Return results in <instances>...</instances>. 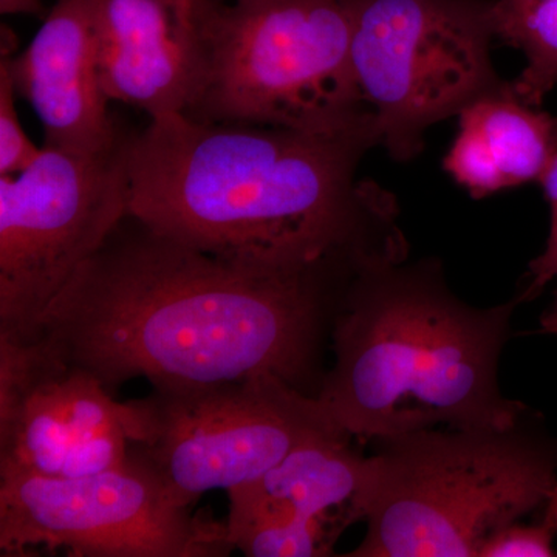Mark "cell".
Instances as JSON below:
<instances>
[{"label":"cell","mask_w":557,"mask_h":557,"mask_svg":"<svg viewBox=\"0 0 557 557\" xmlns=\"http://www.w3.org/2000/svg\"><path fill=\"white\" fill-rule=\"evenodd\" d=\"M443 168L474 199L541 182L557 152V119L519 100L509 83L458 113Z\"/></svg>","instance_id":"obj_13"},{"label":"cell","mask_w":557,"mask_h":557,"mask_svg":"<svg viewBox=\"0 0 557 557\" xmlns=\"http://www.w3.org/2000/svg\"><path fill=\"white\" fill-rule=\"evenodd\" d=\"M491 21L496 39L525 57L515 94L541 108L557 87V0H491Z\"/></svg>","instance_id":"obj_16"},{"label":"cell","mask_w":557,"mask_h":557,"mask_svg":"<svg viewBox=\"0 0 557 557\" xmlns=\"http://www.w3.org/2000/svg\"><path fill=\"white\" fill-rule=\"evenodd\" d=\"M0 13L40 16L46 13V9L40 0H0Z\"/></svg>","instance_id":"obj_20"},{"label":"cell","mask_w":557,"mask_h":557,"mask_svg":"<svg viewBox=\"0 0 557 557\" xmlns=\"http://www.w3.org/2000/svg\"><path fill=\"white\" fill-rule=\"evenodd\" d=\"M67 549L76 557H222L228 527L175 505L145 468L79 479L0 474V555Z\"/></svg>","instance_id":"obj_9"},{"label":"cell","mask_w":557,"mask_h":557,"mask_svg":"<svg viewBox=\"0 0 557 557\" xmlns=\"http://www.w3.org/2000/svg\"><path fill=\"white\" fill-rule=\"evenodd\" d=\"M91 17L109 100L150 119L196 104L209 62L200 0H91Z\"/></svg>","instance_id":"obj_11"},{"label":"cell","mask_w":557,"mask_h":557,"mask_svg":"<svg viewBox=\"0 0 557 557\" xmlns=\"http://www.w3.org/2000/svg\"><path fill=\"white\" fill-rule=\"evenodd\" d=\"M368 533L350 557H479L547 504L557 445L528 429L429 428L375 440Z\"/></svg>","instance_id":"obj_4"},{"label":"cell","mask_w":557,"mask_h":557,"mask_svg":"<svg viewBox=\"0 0 557 557\" xmlns=\"http://www.w3.org/2000/svg\"><path fill=\"white\" fill-rule=\"evenodd\" d=\"M17 91L9 65H0V175H16L38 159L40 149L22 129L14 97Z\"/></svg>","instance_id":"obj_17"},{"label":"cell","mask_w":557,"mask_h":557,"mask_svg":"<svg viewBox=\"0 0 557 557\" xmlns=\"http://www.w3.org/2000/svg\"><path fill=\"white\" fill-rule=\"evenodd\" d=\"M2 61L42 123L44 146L94 156L119 145L124 134L102 89L91 0H58L27 49Z\"/></svg>","instance_id":"obj_12"},{"label":"cell","mask_w":557,"mask_h":557,"mask_svg":"<svg viewBox=\"0 0 557 557\" xmlns=\"http://www.w3.org/2000/svg\"><path fill=\"white\" fill-rule=\"evenodd\" d=\"M347 3L355 81L395 161L416 159L432 126L508 86L491 53V0Z\"/></svg>","instance_id":"obj_7"},{"label":"cell","mask_w":557,"mask_h":557,"mask_svg":"<svg viewBox=\"0 0 557 557\" xmlns=\"http://www.w3.org/2000/svg\"><path fill=\"white\" fill-rule=\"evenodd\" d=\"M518 306L465 304L432 259L362 267L333 311L335 364L319 406L361 442L438 426H518L528 408L504 397L497 379Z\"/></svg>","instance_id":"obj_3"},{"label":"cell","mask_w":557,"mask_h":557,"mask_svg":"<svg viewBox=\"0 0 557 557\" xmlns=\"http://www.w3.org/2000/svg\"><path fill=\"white\" fill-rule=\"evenodd\" d=\"M228 539L249 557H319L332 555L341 531L321 520L296 518L271 504L252 483L226 491Z\"/></svg>","instance_id":"obj_15"},{"label":"cell","mask_w":557,"mask_h":557,"mask_svg":"<svg viewBox=\"0 0 557 557\" xmlns=\"http://www.w3.org/2000/svg\"><path fill=\"white\" fill-rule=\"evenodd\" d=\"M129 443L101 381L39 341L0 339V474L79 479L126 467Z\"/></svg>","instance_id":"obj_10"},{"label":"cell","mask_w":557,"mask_h":557,"mask_svg":"<svg viewBox=\"0 0 557 557\" xmlns=\"http://www.w3.org/2000/svg\"><path fill=\"white\" fill-rule=\"evenodd\" d=\"M375 123L319 134L150 119L132 135L129 212L215 258L271 271L361 269L408 259L397 199L359 164Z\"/></svg>","instance_id":"obj_2"},{"label":"cell","mask_w":557,"mask_h":557,"mask_svg":"<svg viewBox=\"0 0 557 557\" xmlns=\"http://www.w3.org/2000/svg\"><path fill=\"white\" fill-rule=\"evenodd\" d=\"M209 62L201 123L333 134L375 123L350 60L347 0H200Z\"/></svg>","instance_id":"obj_5"},{"label":"cell","mask_w":557,"mask_h":557,"mask_svg":"<svg viewBox=\"0 0 557 557\" xmlns=\"http://www.w3.org/2000/svg\"><path fill=\"white\" fill-rule=\"evenodd\" d=\"M556 528L547 520L539 525L515 522L494 533L480 548L479 557H552L556 556Z\"/></svg>","instance_id":"obj_18"},{"label":"cell","mask_w":557,"mask_h":557,"mask_svg":"<svg viewBox=\"0 0 557 557\" xmlns=\"http://www.w3.org/2000/svg\"><path fill=\"white\" fill-rule=\"evenodd\" d=\"M121 417L132 463L183 508L209 491L256 482L311 438L344 432L317 397L271 373L152 386L145 398L121 403Z\"/></svg>","instance_id":"obj_6"},{"label":"cell","mask_w":557,"mask_h":557,"mask_svg":"<svg viewBox=\"0 0 557 557\" xmlns=\"http://www.w3.org/2000/svg\"><path fill=\"white\" fill-rule=\"evenodd\" d=\"M132 135L94 156L44 146L0 175V339L30 343L70 278L129 212Z\"/></svg>","instance_id":"obj_8"},{"label":"cell","mask_w":557,"mask_h":557,"mask_svg":"<svg viewBox=\"0 0 557 557\" xmlns=\"http://www.w3.org/2000/svg\"><path fill=\"white\" fill-rule=\"evenodd\" d=\"M351 440L346 432L311 438L251 483L289 515L343 533L368 516L373 482L372 456L355 450Z\"/></svg>","instance_id":"obj_14"},{"label":"cell","mask_w":557,"mask_h":557,"mask_svg":"<svg viewBox=\"0 0 557 557\" xmlns=\"http://www.w3.org/2000/svg\"><path fill=\"white\" fill-rule=\"evenodd\" d=\"M528 276L530 281L518 298L519 304L536 299L549 282L557 278V222L549 223L547 245L536 259L531 260Z\"/></svg>","instance_id":"obj_19"},{"label":"cell","mask_w":557,"mask_h":557,"mask_svg":"<svg viewBox=\"0 0 557 557\" xmlns=\"http://www.w3.org/2000/svg\"><path fill=\"white\" fill-rule=\"evenodd\" d=\"M541 332L547 335H557V288L552 304L541 318Z\"/></svg>","instance_id":"obj_21"},{"label":"cell","mask_w":557,"mask_h":557,"mask_svg":"<svg viewBox=\"0 0 557 557\" xmlns=\"http://www.w3.org/2000/svg\"><path fill=\"white\" fill-rule=\"evenodd\" d=\"M545 520L552 523L557 530V485L549 494L548 502L545 504Z\"/></svg>","instance_id":"obj_22"},{"label":"cell","mask_w":557,"mask_h":557,"mask_svg":"<svg viewBox=\"0 0 557 557\" xmlns=\"http://www.w3.org/2000/svg\"><path fill=\"white\" fill-rule=\"evenodd\" d=\"M357 271H271L215 258L127 212L40 318L35 338L115 395L124 383L271 373L317 397L322 343Z\"/></svg>","instance_id":"obj_1"}]
</instances>
